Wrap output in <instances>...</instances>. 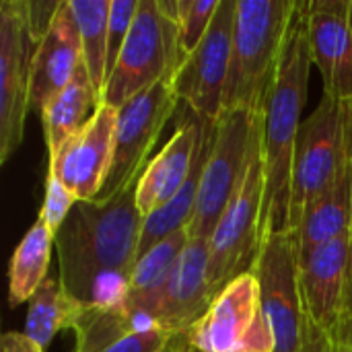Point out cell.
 Returning <instances> with one entry per match:
<instances>
[{
  "label": "cell",
  "instance_id": "obj_1",
  "mask_svg": "<svg viewBox=\"0 0 352 352\" xmlns=\"http://www.w3.org/2000/svg\"><path fill=\"white\" fill-rule=\"evenodd\" d=\"M144 217L136 184L111 200L78 202L56 233L62 287L82 307H120L130 297Z\"/></svg>",
  "mask_w": 352,
  "mask_h": 352
},
{
  "label": "cell",
  "instance_id": "obj_2",
  "mask_svg": "<svg viewBox=\"0 0 352 352\" xmlns=\"http://www.w3.org/2000/svg\"><path fill=\"white\" fill-rule=\"evenodd\" d=\"M311 47L303 2L299 0L289 39L262 113V155L266 173L262 239L272 233H291V173L301 113L307 101Z\"/></svg>",
  "mask_w": 352,
  "mask_h": 352
},
{
  "label": "cell",
  "instance_id": "obj_3",
  "mask_svg": "<svg viewBox=\"0 0 352 352\" xmlns=\"http://www.w3.org/2000/svg\"><path fill=\"white\" fill-rule=\"evenodd\" d=\"M299 0H237L223 111L262 116Z\"/></svg>",
  "mask_w": 352,
  "mask_h": 352
},
{
  "label": "cell",
  "instance_id": "obj_4",
  "mask_svg": "<svg viewBox=\"0 0 352 352\" xmlns=\"http://www.w3.org/2000/svg\"><path fill=\"white\" fill-rule=\"evenodd\" d=\"M175 16L177 0H138L136 16L105 82L101 103L122 107L153 85L171 82L184 60Z\"/></svg>",
  "mask_w": 352,
  "mask_h": 352
},
{
  "label": "cell",
  "instance_id": "obj_5",
  "mask_svg": "<svg viewBox=\"0 0 352 352\" xmlns=\"http://www.w3.org/2000/svg\"><path fill=\"white\" fill-rule=\"evenodd\" d=\"M264 196L266 173L260 122L245 175L231 202L227 204L219 225L208 237V283L212 297H217L233 278L252 272L262 248Z\"/></svg>",
  "mask_w": 352,
  "mask_h": 352
},
{
  "label": "cell",
  "instance_id": "obj_6",
  "mask_svg": "<svg viewBox=\"0 0 352 352\" xmlns=\"http://www.w3.org/2000/svg\"><path fill=\"white\" fill-rule=\"evenodd\" d=\"M346 161V103L324 95L314 113L303 120L295 144L291 233H295L307 208L334 186Z\"/></svg>",
  "mask_w": 352,
  "mask_h": 352
},
{
  "label": "cell",
  "instance_id": "obj_7",
  "mask_svg": "<svg viewBox=\"0 0 352 352\" xmlns=\"http://www.w3.org/2000/svg\"><path fill=\"white\" fill-rule=\"evenodd\" d=\"M184 340L190 352H274L276 340L262 305L258 276L245 272L233 278Z\"/></svg>",
  "mask_w": 352,
  "mask_h": 352
},
{
  "label": "cell",
  "instance_id": "obj_8",
  "mask_svg": "<svg viewBox=\"0 0 352 352\" xmlns=\"http://www.w3.org/2000/svg\"><path fill=\"white\" fill-rule=\"evenodd\" d=\"M37 37L31 0L0 2V163L21 146L31 111V78Z\"/></svg>",
  "mask_w": 352,
  "mask_h": 352
},
{
  "label": "cell",
  "instance_id": "obj_9",
  "mask_svg": "<svg viewBox=\"0 0 352 352\" xmlns=\"http://www.w3.org/2000/svg\"><path fill=\"white\" fill-rule=\"evenodd\" d=\"M260 122L262 116L248 111H223L217 120L214 142L202 169L194 217L188 225L190 237L208 239L212 235L245 175Z\"/></svg>",
  "mask_w": 352,
  "mask_h": 352
},
{
  "label": "cell",
  "instance_id": "obj_10",
  "mask_svg": "<svg viewBox=\"0 0 352 352\" xmlns=\"http://www.w3.org/2000/svg\"><path fill=\"white\" fill-rule=\"evenodd\" d=\"M177 105L179 99L171 82L163 80L118 107L113 163L97 200H111L140 179L153 159V148Z\"/></svg>",
  "mask_w": 352,
  "mask_h": 352
},
{
  "label": "cell",
  "instance_id": "obj_11",
  "mask_svg": "<svg viewBox=\"0 0 352 352\" xmlns=\"http://www.w3.org/2000/svg\"><path fill=\"white\" fill-rule=\"evenodd\" d=\"M235 10L237 0H221L204 39L182 60L171 78L179 103L210 122H217L223 113L233 56Z\"/></svg>",
  "mask_w": 352,
  "mask_h": 352
},
{
  "label": "cell",
  "instance_id": "obj_12",
  "mask_svg": "<svg viewBox=\"0 0 352 352\" xmlns=\"http://www.w3.org/2000/svg\"><path fill=\"white\" fill-rule=\"evenodd\" d=\"M252 272L258 276L262 305L274 332V352H299L305 311L295 233H272L264 237Z\"/></svg>",
  "mask_w": 352,
  "mask_h": 352
},
{
  "label": "cell",
  "instance_id": "obj_13",
  "mask_svg": "<svg viewBox=\"0 0 352 352\" xmlns=\"http://www.w3.org/2000/svg\"><path fill=\"white\" fill-rule=\"evenodd\" d=\"M116 124L118 107L101 103L91 120L50 157L47 169L58 175L78 202L97 200L107 182L113 163Z\"/></svg>",
  "mask_w": 352,
  "mask_h": 352
},
{
  "label": "cell",
  "instance_id": "obj_14",
  "mask_svg": "<svg viewBox=\"0 0 352 352\" xmlns=\"http://www.w3.org/2000/svg\"><path fill=\"white\" fill-rule=\"evenodd\" d=\"M311 60L324 82V95L352 101V29L351 0L303 2Z\"/></svg>",
  "mask_w": 352,
  "mask_h": 352
},
{
  "label": "cell",
  "instance_id": "obj_15",
  "mask_svg": "<svg viewBox=\"0 0 352 352\" xmlns=\"http://www.w3.org/2000/svg\"><path fill=\"white\" fill-rule=\"evenodd\" d=\"M351 266L349 233L332 239L299 262L303 311L322 330L336 336L344 322V299Z\"/></svg>",
  "mask_w": 352,
  "mask_h": 352
},
{
  "label": "cell",
  "instance_id": "obj_16",
  "mask_svg": "<svg viewBox=\"0 0 352 352\" xmlns=\"http://www.w3.org/2000/svg\"><path fill=\"white\" fill-rule=\"evenodd\" d=\"M200 132L202 118L184 105V116L177 120L175 132L136 182V204L144 219L169 204L186 186L198 155Z\"/></svg>",
  "mask_w": 352,
  "mask_h": 352
},
{
  "label": "cell",
  "instance_id": "obj_17",
  "mask_svg": "<svg viewBox=\"0 0 352 352\" xmlns=\"http://www.w3.org/2000/svg\"><path fill=\"white\" fill-rule=\"evenodd\" d=\"M208 239L190 237L157 303V322L171 336H184L210 307Z\"/></svg>",
  "mask_w": 352,
  "mask_h": 352
},
{
  "label": "cell",
  "instance_id": "obj_18",
  "mask_svg": "<svg viewBox=\"0 0 352 352\" xmlns=\"http://www.w3.org/2000/svg\"><path fill=\"white\" fill-rule=\"evenodd\" d=\"M82 66V45L78 27L70 8V0H62L60 8L39 39L33 58L31 78V109L37 113L43 105L70 85L78 68Z\"/></svg>",
  "mask_w": 352,
  "mask_h": 352
},
{
  "label": "cell",
  "instance_id": "obj_19",
  "mask_svg": "<svg viewBox=\"0 0 352 352\" xmlns=\"http://www.w3.org/2000/svg\"><path fill=\"white\" fill-rule=\"evenodd\" d=\"M99 105V95L82 64L70 85L52 97L39 111L47 157H54L60 146L91 120Z\"/></svg>",
  "mask_w": 352,
  "mask_h": 352
},
{
  "label": "cell",
  "instance_id": "obj_20",
  "mask_svg": "<svg viewBox=\"0 0 352 352\" xmlns=\"http://www.w3.org/2000/svg\"><path fill=\"white\" fill-rule=\"evenodd\" d=\"M351 227V167L349 161L334 186L320 196L295 229L299 262L320 245L349 233Z\"/></svg>",
  "mask_w": 352,
  "mask_h": 352
},
{
  "label": "cell",
  "instance_id": "obj_21",
  "mask_svg": "<svg viewBox=\"0 0 352 352\" xmlns=\"http://www.w3.org/2000/svg\"><path fill=\"white\" fill-rule=\"evenodd\" d=\"M151 330H163L157 318L132 305L85 307L74 324V352H103L116 342Z\"/></svg>",
  "mask_w": 352,
  "mask_h": 352
},
{
  "label": "cell",
  "instance_id": "obj_22",
  "mask_svg": "<svg viewBox=\"0 0 352 352\" xmlns=\"http://www.w3.org/2000/svg\"><path fill=\"white\" fill-rule=\"evenodd\" d=\"M190 241L188 229L175 231L155 243L144 256L138 258L130 276V297L128 305L144 309L155 316L159 297L169 283L173 268ZM157 318V316H155Z\"/></svg>",
  "mask_w": 352,
  "mask_h": 352
},
{
  "label": "cell",
  "instance_id": "obj_23",
  "mask_svg": "<svg viewBox=\"0 0 352 352\" xmlns=\"http://www.w3.org/2000/svg\"><path fill=\"white\" fill-rule=\"evenodd\" d=\"M56 248V235L37 219L21 243L14 248L8 264V305L16 307L29 303L41 283L47 278L52 250Z\"/></svg>",
  "mask_w": 352,
  "mask_h": 352
},
{
  "label": "cell",
  "instance_id": "obj_24",
  "mask_svg": "<svg viewBox=\"0 0 352 352\" xmlns=\"http://www.w3.org/2000/svg\"><path fill=\"white\" fill-rule=\"evenodd\" d=\"M82 309L85 307L62 287L60 278L47 276L27 303L23 334L47 351L56 334L74 328Z\"/></svg>",
  "mask_w": 352,
  "mask_h": 352
},
{
  "label": "cell",
  "instance_id": "obj_25",
  "mask_svg": "<svg viewBox=\"0 0 352 352\" xmlns=\"http://www.w3.org/2000/svg\"><path fill=\"white\" fill-rule=\"evenodd\" d=\"M70 8L80 35L82 64L101 101L107 80V25L111 0H70Z\"/></svg>",
  "mask_w": 352,
  "mask_h": 352
},
{
  "label": "cell",
  "instance_id": "obj_26",
  "mask_svg": "<svg viewBox=\"0 0 352 352\" xmlns=\"http://www.w3.org/2000/svg\"><path fill=\"white\" fill-rule=\"evenodd\" d=\"M221 0H177V33L184 58L198 47L206 31L212 25V19L219 10Z\"/></svg>",
  "mask_w": 352,
  "mask_h": 352
},
{
  "label": "cell",
  "instance_id": "obj_27",
  "mask_svg": "<svg viewBox=\"0 0 352 352\" xmlns=\"http://www.w3.org/2000/svg\"><path fill=\"white\" fill-rule=\"evenodd\" d=\"M76 204H78V198L58 179V175L54 171L47 169L45 188H43V202H41L37 219L56 235Z\"/></svg>",
  "mask_w": 352,
  "mask_h": 352
},
{
  "label": "cell",
  "instance_id": "obj_28",
  "mask_svg": "<svg viewBox=\"0 0 352 352\" xmlns=\"http://www.w3.org/2000/svg\"><path fill=\"white\" fill-rule=\"evenodd\" d=\"M136 10H138V0H111L109 25H107V78L116 68V62L126 43Z\"/></svg>",
  "mask_w": 352,
  "mask_h": 352
},
{
  "label": "cell",
  "instance_id": "obj_29",
  "mask_svg": "<svg viewBox=\"0 0 352 352\" xmlns=\"http://www.w3.org/2000/svg\"><path fill=\"white\" fill-rule=\"evenodd\" d=\"M177 336H171L165 330H151V332L132 334L103 352H161Z\"/></svg>",
  "mask_w": 352,
  "mask_h": 352
},
{
  "label": "cell",
  "instance_id": "obj_30",
  "mask_svg": "<svg viewBox=\"0 0 352 352\" xmlns=\"http://www.w3.org/2000/svg\"><path fill=\"white\" fill-rule=\"evenodd\" d=\"M299 352H346V346L338 336L328 334L311 318L305 316L303 340H301V351Z\"/></svg>",
  "mask_w": 352,
  "mask_h": 352
},
{
  "label": "cell",
  "instance_id": "obj_31",
  "mask_svg": "<svg viewBox=\"0 0 352 352\" xmlns=\"http://www.w3.org/2000/svg\"><path fill=\"white\" fill-rule=\"evenodd\" d=\"M346 148H349V167H351V266H349V283H346V299H344V320L352 316V101L346 103Z\"/></svg>",
  "mask_w": 352,
  "mask_h": 352
},
{
  "label": "cell",
  "instance_id": "obj_32",
  "mask_svg": "<svg viewBox=\"0 0 352 352\" xmlns=\"http://www.w3.org/2000/svg\"><path fill=\"white\" fill-rule=\"evenodd\" d=\"M0 352H45L23 332H4L0 338Z\"/></svg>",
  "mask_w": 352,
  "mask_h": 352
},
{
  "label": "cell",
  "instance_id": "obj_33",
  "mask_svg": "<svg viewBox=\"0 0 352 352\" xmlns=\"http://www.w3.org/2000/svg\"><path fill=\"white\" fill-rule=\"evenodd\" d=\"M336 336L344 342L346 352H352V316L342 322V328H340V332H338Z\"/></svg>",
  "mask_w": 352,
  "mask_h": 352
},
{
  "label": "cell",
  "instance_id": "obj_34",
  "mask_svg": "<svg viewBox=\"0 0 352 352\" xmlns=\"http://www.w3.org/2000/svg\"><path fill=\"white\" fill-rule=\"evenodd\" d=\"M161 352H190V349H188V344H186L184 336H177L175 340H171V344H169V346H165Z\"/></svg>",
  "mask_w": 352,
  "mask_h": 352
},
{
  "label": "cell",
  "instance_id": "obj_35",
  "mask_svg": "<svg viewBox=\"0 0 352 352\" xmlns=\"http://www.w3.org/2000/svg\"><path fill=\"white\" fill-rule=\"evenodd\" d=\"M351 29H352V0H351Z\"/></svg>",
  "mask_w": 352,
  "mask_h": 352
}]
</instances>
